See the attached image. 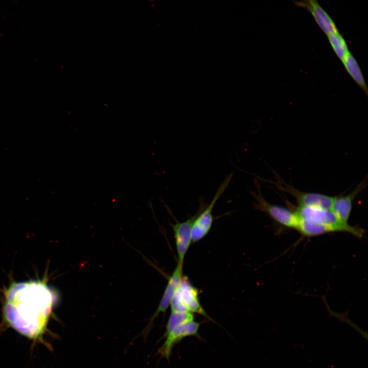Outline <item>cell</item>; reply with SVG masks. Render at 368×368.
<instances>
[{
    "instance_id": "obj_4",
    "label": "cell",
    "mask_w": 368,
    "mask_h": 368,
    "mask_svg": "<svg viewBox=\"0 0 368 368\" xmlns=\"http://www.w3.org/2000/svg\"><path fill=\"white\" fill-rule=\"evenodd\" d=\"M206 204L203 200L201 199L199 206L196 213L193 215L189 216L187 219L183 222H179L171 213L169 208L165 205L167 210L175 220V223H171L170 225L172 228L175 238L177 254V265L181 267H183L185 256L192 242V227L193 222Z\"/></svg>"
},
{
    "instance_id": "obj_14",
    "label": "cell",
    "mask_w": 368,
    "mask_h": 368,
    "mask_svg": "<svg viewBox=\"0 0 368 368\" xmlns=\"http://www.w3.org/2000/svg\"><path fill=\"white\" fill-rule=\"evenodd\" d=\"M194 320V316L190 312H171L168 320L165 333H168L174 328L187 323Z\"/></svg>"
},
{
    "instance_id": "obj_6",
    "label": "cell",
    "mask_w": 368,
    "mask_h": 368,
    "mask_svg": "<svg viewBox=\"0 0 368 368\" xmlns=\"http://www.w3.org/2000/svg\"><path fill=\"white\" fill-rule=\"evenodd\" d=\"M200 325V323L193 320L177 326L170 332L164 333L165 341L158 349V354L162 357L170 360L172 350L176 344L187 337H199Z\"/></svg>"
},
{
    "instance_id": "obj_8",
    "label": "cell",
    "mask_w": 368,
    "mask_h": 368,
    "mask_svg": "<svg viewBox=\"0 0 368 368\" xmlns=\"http://www.w3.org/2000/svg\"><path fill=\"white\" fill-rule=\"evenodd\" d=\"M175 292L187 311L208 316L199 300L197 289L187 278L183 276Z\"/></svg>"
},
{
    "instance_id": "obj_11",
    "label": "cell",
    "mask_w": 368,
    "mask_h": 368,
    "mask_svg": "<svg viewBox=\"0 0 368 368\" xmlns=\"http://www.w3.org/2000/svg\"><path fill=\"white\" fill-rule=\"evenodd\" d=\"M182 267L177 265V266L173 271L172 275L169 279L167 285L157 308L155 313L153 314L148 327L151 325L153 320L160 313H164L168 307L170 306L173 294L179 284L182 277Z\"/></svg>"
},
{
    "instance_id": "obj_9",
    "label": "cell",
    "mask_w": 368,
    "mask_h": 368,
    "mask_svg": "<svg viewBox=\"0 0 368 368\" xmlns=\"http://www.w3.org/2000/svg\"><path fill=\"white\" fill-rule=\"evenodd\" d=\"M297 7L307 10L314 20L327 35L338 31L335 24L328 13L320 5L317 0L295 1Z\"/></svg>"
},
{
    "instance_id": "obj_5",
    "label": "cell",
    "mask_w": 368,
    "mask_h": 368,
    "mask_svg": "<svg viewBox=\"0 0 368 368\" xmlns=\"http://www.w3.org/2000/svg\"><path fill=\"white\" fill-rule=\"evenodd\" d=\"M251 192L256 200L254 209L262 211L279 224L289 228H295L297 218L294 212L283 206L272 204L267 201L260 193Z\"/></svg>"
},
{
    "instance_id": "obj_7",
    "label": "cell",
    "mask_w": 368,
    "mask_h": 368,
    "mask_svg": "<svg viewBox=\"0 0 368 368\" xmlns=\"http://www.w3.org/2000/svg\"><path fill=\"white\" fill-rule=\"evenodd\" d=\"M274 183L279 189L294 197L298 206L331 210L335 197L319 193L303 192L289 185L279 182Z\"/></svg>"
},
{
    "instance_id": "obj_12",
    "label": "cell",
    "mask_w": 368,
    "mask_h": 368,
    "mask_svg": "<svg viewBox=\"0 0 368 368\" xmlns=\"http://www.w3.org/2000/svg\"><path fill=\"white\" fill-rule=\"evenodd\" d=\"M342 61L352 78L364 90L366 91V85L361 71L353 56L349 52Z\"/></svg>"
},
{
    "instance_id": "obj_1",
    "label": "cell",
    "mask_w": 368,
    "mask_h": 368,
    "mask_svg": "<svg viewBox=\"0 0 368 368\" xmlns=\"http://www.w3.org/2000/svg\"><path fill=\"white\" fill-rule=\"evenodd\" d=\"M54 300L53 292L41 283L16 284L7 294L6 318L21 334L38 339L44 331Z\"/></svg>"
},
{
    "instance_id": "obj_3",
    "label": "cell",
    "mask_w": 368,
    "mask_h": 368,
    "mask_svg": "<svg viewBox=\"0 0 368 368\" xmlns=\"http://www.w3.org/2000/svg\"><path fill=\"white\" fill-rule=\"evenodd\" d=\"M233 176V173L226 176L211 202L206 204L195 219L192 227L193 243L199 241L210 232L215 219L212 214L213 208L219 197L227 188Z\"/></svg>"
},
{
    "instance_id": "obj_13",
    "label": "cell",
    "mask_w": 368,
    "mask_h": 368,
    "mask_svg": "<svg viewBox=\"0 0 368 368\" xmlns=\"http://www.w3.org/2000/svg\"><path fill=\"white\" fill-rule=\"evenodd\" d=\"M327 35L333 50L342 61L349 53L345 40L338 31Z\"/></svg>"
},
{
    "instance_id": "obj_10",
    "label": "cell",
    "mask_w": 368,
    "mask_h": 368,
    "mask_svg": "<svg viewBox=\"0 0 368 368\" xmlns=\"http://www.w3.org/2000/svg\"><path fill=\"white\" fill-rule=\"evenodd\" d=\"M367 186V178L363 179L347 195L335 197L331 210L342 221L348 223L352 208V203L356 197Z\"/></svg>"
},
{
    "instance_id": "obj_2",
    "label": "cell",
    "mask_w": 368,
    "mask_h": 368,
    "mask_svg": "<svg viewBox=\"0 0 368 368\" xmlns=\"http://www.w3.org/2000/svg\"><path fill=\"white\" fill-rule=\"evenodd\" d=\"M294 212L298 219L323 225L331 232H346L357 238L363 237L364 234L363 228L343 222L331 210L298 206Z\"/></svg>"
}]
</instances>
